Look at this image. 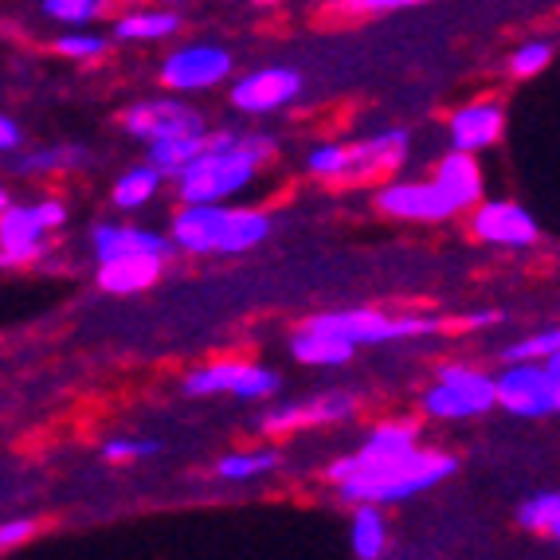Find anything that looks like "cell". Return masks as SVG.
<instances>
[{
	"label": "cell",
	"instance_id": "41",
	"mask_svg": "<svg viewBox=\"0 0 560 560\" xmlns=\"http://www.w3.org/2000/svg\"><path fill=\"white\" fill-rule=\"evenodd\" d=\"M4 208H9V188L0 185V212H4Z\"/></svg>",
	"mask_w": 560,
	"mask_h": 560
},
{
	"label": "cell",
	"instance_id": "22",
	"mask_svg": "<svg viewBox=\"0 0 560 560\" xmlns=\"http://www.w3.org/2000/svg\"><path fill=\"white\" fill-rule=\"evenodd\" d=\"M158 188H161V173L153 165H133L126 168L118 180H114V205L126 208V212H133V208L141 205H150L153 197H158Z\"/></svg>",
	"mask_w": 560,
	"mask_h": 560
},
{
	"label": "cell",
	"instance_id": "30",
	"mask_svg": "<svg viewBox=\"0 0 560 560\" xmlns=\"http://www.w3.org/2000/svg\"><path fill=\"white\" fill-rule=\"evenodd\" d=\"M337 16H388V12H408L420 9L428 0H322Z\"/></svg>",
	"mask_w": 560,
	"mask_h": 560
},
{
	"label": "cell",
	"instance_id": "26",
	"mask_svg": "<svg viewBox=\"0 0 560 560\" xmlns=\"http://www.w3.org/2000/svg\"><path fill=\"white\" fill-rule=\"evenodd\" d=\"M56 56L71 59V63H91V59H103L110 51V36L103 32H86V28H67L56 36Z\"/></svg>",
	"mask_w": 560,
	"mask_h": 560
},
{
	"label": "cell",
	"instance_id": "13",
	"mask_svg": "<svg viewBox=\"0 0 560 560\" xmlns=\"http://www.w3.org/2000/svg\"><path fill=\"white\" fill-rule=\"evenodd\" d=\"M475 235L490 243H502V247H533L541 228L525 212L522 205H510V200H490L475 212Z\"/></svg>",
	"mask_w": 560,
	"mask_h": 560
},
{
	"label": "cell",
	"instance_id": "25",
	"mask_svg": "<svg viewBox=\"0 0 560 560\" xmlns=\"http://www.w3.org/2000/svg\"><path fill=\"white\" fill-rule=\"evenodd\" d=\"M411 447H416V428H411V423H384V428H376L373 435H369V443H364L353 458L373 463V458L404 455V451H411Z\"/></svg>",
	"mask_w": 560,
	"mask_h": 560
},
{
	"label": "cell",
	"instance_id": "2",
	"mask_svg": "<svg viewBox=\"0 0 560 560\" xmlns=\"http://www.w3.org/2000/svg\"><path fill=\"white\" fill-rule=\"evenodd\" d=\"M329 475L341 482V498L346 502H400V498L431 490L435 482L455 475V458L440 455V451H420L411 447L393 458H337Z\"/></svg>",
	"mask_w": 560,
	"mask_h": 560
},
{
	"label": "cell",
	"instance_id": "39",
	"mask_svg": "<svg viewBox=\"0 0 560 560\" xmlns=\"http://www.w3.org/2000/svg\"><path fill=\"white\" fill-rule=\"evenodd\" d=\"M224 4H247V9H271L279 0H224Z\"/></svg>",
	"mask_w": 560,
	"mask_h": 560
},
{
	"label": "cell",
	"instance_id": "35",
	"mask_svg": "<svg viewBox=\"0 0 560 560\" xmlns=\"http://www.w3.org/2000/svg\"><path fill=\"white\" fill-rule=\"evenodd\" d=\"M161 451V443H153V440H110L103 447V455L110 458V463H126V458H150V455H158Z\"/></svg>",
	"mask_w": 560,
	"mask_h": 560
},
{
	"label": "cell",
	"instance_id": "10",
	"mask_svg": "<svg viewBox=\"0 0 560 560\" xmlns=\"http://www.w3.org/2000/svg\"><path fill=\"white\" fill-rule=\"evenodd\" d=\"M376 208L396 215V220H423V224H431V220H447V215L458 212L435 180H393V185L381 188Z\"/></svg>",
	"mask_w": 560,
	"mask_h": 560
},
{
	"label": "cell",
	"instance_id": "20",
	"mask_svg": "<svg viewBox=\"0 0 560 560\" xmlns=\"http://www.w3.org/2000/svg\"><path fill=\"white\" fill-rule=\"evenodd\" d=\"M39 12L59 28H91L110 16L114 0H39Z\"/></svg>",
	"mask_w": 560,
	"mask_h": 560
},
{
	"label": "cell",
	"instance_id": "14",
	"mask_svg": "<svg viewBox=\"0 0 560 560\" xmlns=\"http://www.w3.org/2000/svg\"><path fill=\"white\" fill-rule=\"evenodd\" d=\"M185 28V12L165 9V4H138L114 16L110 36L121 44H165Z\"/></svg>",
	"mask_w": 560,
	"mask_h": 560
},
{
	"label": "cell",
	"instance_id": "29",
	"mask_svg": "<svg viewBox=\"0 0 560 560\" xmlns=\"http://www.w3.org/2000/svg\"><path fill=\"white\" fill-rule=\"evenodd\" d=\"M517 522H522L529 533L557 537V533H560V498L557 494L529 498V502H522V510H517Z\"/></svg>",
	"mask_w": 560,
	"mask_h": 560
},
{
	"label": "cell",
	"instance_id": "32",
	"mask_svg": "<svg viewBox=\"0 0 560 560\" xmlns=\"http://www.w3.org/2000/svg\"><path fill=\"white\" fill-rule=\"evenodd\" d=\"M552 353H560V337H557V329H545V334L525 337V341L510 346L502 353V361L505 364H529V361H541V357H552Z\"/></svg>",
	"mask_w": 560,
	"mask_h": 560
},
{
	"label": "cell",
	"instance_id": "8",
	"mask_svg": "<svg viewBox=\"0 0 560 560\" xmlns=\"http://www.w3.org/2000/svg\"><path fill=\"white\" fill-rule=\"evenodd\" d=\"M121 130L133 133L138 141L153 145V141L180 138V133H205L208 121L197 106H188L180 94H158V98H141V103L121 110Z\"/></svg>",
	"mask_w": 560,
	"mask_h": 560
},
{
	"label": "cell",
	"instance_id": "21",
	"mask_svg": "<svg viewBox=\"0 0 560 560\" xmlns=\"http://www.w3.org/2000/svg\"><path fill=\"white\" fill-rule=\"evenodd\" d=\"M290 349H294V357H299L302 364H346L349 357H353L349 341L329 337V334H314V329H306V326L294 334Z\"/></svg>",
	"mask_w": 560,
	"mask_h": 560
},
{
	"label": "cell",
	"instance_id": "4",
	"mask_svg": "<svg viewBox=\"0 0 560 560\" xmlns=\"http://www.w3.org/2000/svg\"><path fill=\"white\" fill-rule=\"evenodd\" d=\"M235 71L232 47L212 44V39H188V44L173 47L165 59H161V86L168 94H205L224 86Z\"/></svg>",
	"mask_w": 560,
	"mask_h": 560
},
{
	"label": "cell",
	"instance_id": "33",
	"mask_svg": "<svg viewBox=\"0 0 560 560\" xmlns=\"http://www.w3.org/2000/svg\"><path fill=\"white\" fill-rule=\"evenodd\" d=\"M86 153L75 150V145H51V150H39L32 158L20 161V173H47V168H71V165H83Z\"/></svg>",
	"mask_w": 560,
	"mask_h": 560
},
{
	"label": "cell",
	"instance_id": "23",
	"mask_svg": "<svg viewBox=\"0 0 560 560\" xmlns=\"http://www.w3.org/2000/svg\"><path fill=\"white\" fill-rule=\"evenodd\" d=\"M388 545V529H384V514L373 502H361L353 514V552L361 560H376Z\"/></svg>",
	"mask_w": 560,
	"mask_h": 560
},
{
	"label": "cell",
	"instance_id": "38",
	"mask_svg": "<svg viewBox=\"0 0 560 560\" xmlns=\"http://www.w3.org/2000/svg\"><path fill=\"white\" fill-rule=\"evenodd\" d=\"M20 141H24V130H20L9 114H0V153L20 150Z\"/></svg>",
	"mask_w": 560,
	"mask_h": 560
},
{
	"label": "cell",
	"instance_id": "16",
	"mask_svg": "<svg viewBox=\"0 0 560 560\" xmlns=\"http://www.w3.org/2000/svg\"><path fill=\"white\" fill-rule=\"evenodd\" d=\"M431 180L447 192V200L458 208V212L470 208V205H478V197H482V168H478L475 153L451 150L447 158L435 165V177Z\"/></svg>",
	"mask_w": 560,
	"mask_h": 560
},
{
	"label": "cell",
	"instance_id": "19",
	"mask_svg": "<svg viewBox=\"0 0 560 560\" xmlns=\"http://www.w3.org/2000/svg\"><path fill=\"white\" fill-rule=\"evenodd\" d=\"M94 255L98 262L106 259H121V255H165L168 243L153 232H141V228H118V224H103L94 228Z\"/></svg>",
	"mask_w": 560,
	"mask_h": 560
},
{
	"label": "cell",
	"instance_id": "5",
	"mask_svg": "<svg viewBox=\"0 0 560 560\" xmlns=\"http://www.w3.org/2000/svg\"><path fill=\"white\" fill-rule=\"evenodd\" d=\"M494 404L525 420L552 416L560 404V357H545V364H505V373L494 376Z\"/></svg>",
	"mask_w": 560,
	"mask_h": 560
},
{
	"label": "cell",
	"instance_id": "11",
	"mask_svg": "<svg viewBox=\"0 0 560 560\" xmlns=\"http://www.w3.org/2000/svg\"><path fill=\"white\" fill-rule=\"evenodd\" d=\"M447 133L458 153L490 150L505 133V106L498 103V98H475V103L458 106L447 118Z\"/></svg>",
	"mask_w": 560,
	"mask_h": 560
},
{
	"label": "cell",
	"instance_id": "3",
	"mask_svg": "<svg viewBox=\"0 0 560 560\" xmlns=\"http://www.w3.org/2000/svg\"><path fill=\"white\" fill-rule=\"evenodd\" d=\"M271 235V220L255 208L188 205L173 220V243L192 255H240Z\"/></svg>",
	"mask_w": 560,
	"mask_h": 560
},
{
	"label": "cell",
	"instance_id": "31",
	"mask_svg": "<svg viewBox=\"0 0 560 560\" xmlns=\"http://www.w3.org/2000/svg\"><path fill=\"white\" fill-rule=\"evenodd\" d=\"M279 467V455L275 451H252V455H224L215 463V475L224 478H255L267 475V470Z\"/></svg>",
	"mask_w": 560,
	"mask_h": 560
},
{
	"label": "cell",
	"instance_id": "40",
	"mask_svg": "<svg viewBox=\"0 0 560 560\" xmlns=\"http://www.w3.org/2000/svg\"><path fill=\"white\" fill-rule=\"evenodd\" d=\"M165 9H177V12H185V9H192V4H200V0H161Z\"/></svg>",
	"mask_w": 560,
	"mask_h": 560
},
{
	"label": "cell",
	"instance_id": "18",
	"mask_svg": "<svg viewBox=\"0 0 560 560\" xmlns=\"http://www.w3.org/2000/svg\"><path fill=\"white\" fill-rule=\"evenodd\" d=\"M349 411H353V400L346 393H329V396H318V400L310 404H299V408H282V411H271L267 420H262V431H294V428H306V423H334V420H346Z\"/></svg>",
	"mask_w": 560,
	"mask_h": 560
},
{
	"label": "cell",
	"instance_id": "28",
	"mask_svg": "<svg viewBox=\"0 0 560 560\" xmlns=\"http://www.w3.org/2000/svg\"><path fill=\"white\" fill-rule=\"evenodd\" d=\"M240 373H243V364H235V361L208 364V369H197V373H188L185 393H192V396L235 393V381H240Z\"/></svg>",
	"mask_w": 560,
	"mask_h": 560
},
{
	"label": "cell",
	"instance_id": "12",
	"mask_svg": "<svg viewBox=\"0 0 560 560\" xmlns=\"http://www.w3.org/2000/svg\"><path fill=\"white\" fill-rule=\"evenodd\" d=\"M408 130H384L373 138L346 141V177H376V173H393L408 158ZM341 177V180H346Z\"/></svg>",
	"mask_w": 560,
	"mask_h": 560
},
{
	"label": "cell",
	"instance_id": "27",
	"mask_svg": "<svg viewBox=\"0 0 560 560\" xmlns=\"http://www.w3.org/2000/svg\"><path fill=\"white\" fill-rule=\"evenodd\" d=\"M552 56H557V44L552 39H525L510 51V75L514 79H537L541 71H549Z\"/></svg>",
	"mask_w": 560,
	"mask_h": 560
},
{
	"label": "cell",
	"instance_id": "9",
	"mask_svg": "<svg viewBox=\"0 0 560 560\" xmlns=\"http://www.w3.org/2000/svg\"><path fill=\"white\" fill-rule=\"evenodd\" d=\"M423 408L440 420L482 416V411L494 408V376L478 373V369H463V364H447L440 373V384L423 396Z\"/></svg>",
	"mask_w": 560,
	"mask_h": 560
},
{
	"label": "cell",
	"instance_id": "36",
	"mask_svg": "<svg viewBox=\"0 0 560 560\" xmlns=\"http://www.w3.org/2000/svg\"><path fill=\"white\" fill-rule=\"evenodd\" d=\"M36 533V522H28V517H20V522H4L0 525V549H16V545H24Z\"/></svg>",
	"mask_w": 560,
	"mask_h": 560
},
{
	"label": "cell",
	"instance_id": "37",
	"mask_svg": "<svg viewBox=\"0 0 560 560\" xmlns=\"http://www.w3.org/2000/svg\"><path fill=\"white\" fill-rule=\"evenodd\" d=\"M32 215L39 228H59L67 220V208L59 200H39V205H32Z\"/></svg>",
	"mask_w": 560,
	"mask_h": 560
},
{
	"label": "cell",
	"instance_id": "7",
	"mask_svg": "<svg viewBox=\"0 0 560 560\" xmlns=\"http://www.w3.org/2000/svg\"><path fill=\"white\" fill-rule=\"evenodd\" d=\"M302 86H306V79H302L299 67L267 63L235 79V83L228 86V103L240 114L262 118V114H279V110H287L290 103H299Z\"/></svg>",
	"mask_w": 560,
	"mask_h": 560
},
{
	"label": "cell",
	"instance_id": "17",
	"mask_svg": "<svg viewBox=\"0 0 560 560\" xmlns=\"http://www.w3.org/2000/svg\"><path fill=\"white\" fill-rule=\"evenodd\" d=\"M161 267H165V255H121V259H106L98 262V287L110 290V294H133V290L153 287Z\"/></svg>",
	"mask_w": 560,
	"mask_h": 560
},
{
	"label": "cell",
	"instance_id": "1",
	"mask_svg": "<svg viewBox=\"0 0 560 560\" xmlns=\"http://www.w3.org/2000/svg\"><path fill=\"white\" fill-rule=\"evenodd\" d=\"M271 158L275 138H267V133L208 130L200 153L177 173L180 197H185V205H224L228 197L252 185L259 165Z\"/></svg>",
	"mask_w": 560,
	"mask_h": 560
},
{
	"label": "cell",
	"instance_id": "15",
	"mask_svg": "<svg viewBox=\"0 0 560 560\" xmlns=\"http://www.w3.org/2000/svg\"><path fill=\"white\" fill-rule=\"evenodd\" d=\"M44 228L36 224L32 208L9 205L0 212V267H16L36 255H44Z\"/></svg>",
	"mask_w": 560,
	"mask_h": 560
},
{
	"label": "cell",
	"instance_id": "34",
	"mask_svg": "<svg viewBox=\"0 0 560 560\" xmlns=\"http://www.w3.org/2000/svg\"><path fill=\"white\" fill-rule=\"evenodd\" d=\"M279 376L271 369H255V364H243L240 381H235V393L232 396H243V400H267V396L279 393Z\"/></svg>",
	"mask_w": 560,
	"mask_h": 560
},
{
	"label": "cell",
	"instance_id": "6",
	"mask_svg": "<svg viewBox=\"0 0 560 560\" xmlns=\"http://www.w3.org/2000/svg\"><path fill=\"white\" fill-rule=\"evenodd\" d=\"M306 329L314 334L341 337L349 346H373V341H393V337H420L443 329L435 318H388L381 310H341V314H318L310 318Z\"/></svg>",
	"mask_w": 560,
	"mask_h": 560
},
{
	"label": "cell",
	"instance_id": "24",
	"mask_svg": "<svg viewBox=\"0 0 560 560\" xmlns=\"http://www.w3.org/2000/svg\"><path fill=\"white\" fill-rule=\"evenodd\" d=\"M205 133H180V138L153 141V145H150V165L158 168V173H173V177H177L180 168H185L188 161L200 153V145H205Z\"/></svg>",
	"mask_w": 560,
	"mask_h": 560
}]
</instances>
